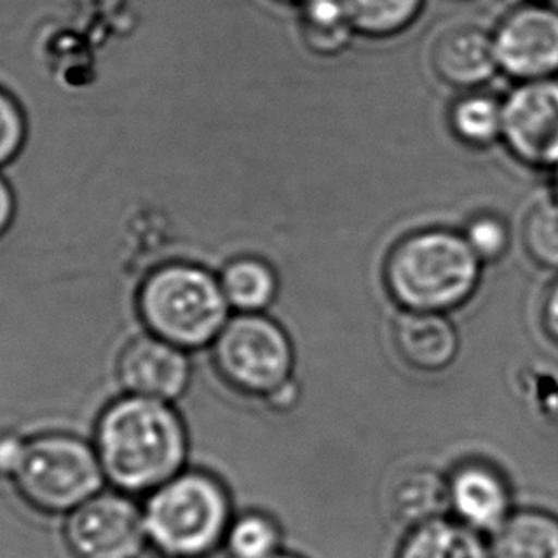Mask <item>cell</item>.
Masks as SVG:
<instances>
[{"label":"cell","mask_w":558,"mask_h":558,"mask_svg":"<svg viewBox=\"0 0 558 558\" xmlns=\"http://www.w3.org/2000/svg\"><path fill=\"white\" fill-rule=\"evenodd\" d=\"M492 558H558V520L537 511L512 514L497 527Z\"/></svg>","instance_id":"cell-17"},{"label":"cell","mask_w":558,"mask_h":558,"mask_svg":"<svg viewBox=\"0 0 558 558\" xmlns=\"http://www.w3.org/2000/svg\"><path fill=\"white\" fill-rule=\"evenodd\" d=\"M117 377L126 395L172 403L190 387L192 365L186 350L148 333L126 344L119 356Z\"/></svg>","instance_id":"cell-10"},{"label":"cell","mask_w":558,"mask_h":558,"mask_svg":"<svg viewBox=\"0 0 558 558\" xmlns=\"http://www.w3.org/2000/svg\"><path fill=\"white\" fill-rule=\"evenodd\" d=\"M136 306L148 333L186 352L217 341L232 311L218 276L192 263L163 264L149 271Z\"/></svg>","instance_id":"cell-3"},{"label":"cell","mask_w":558,"mask_h":558,"mask_svg":"<svg viewBox=\"0 0 558 558\" xmlns=\"http://www.w3.org/2000/svg\"><path fill=\"white\" fill-rule=\"evenodd\" d=\"M400 558H492V550L473 527L440 517L418 524L403 543Z\"/></svg>","instance_id":"cell-18"},{"label":"cell","mask_w":558,"mask_h":558,"mask_svg":"<svg viewBox=\"0 0 558 558\" xmlns=\"http://www.w3.org/2000/svg\"><path fill=\"white\" fill-rule=\"evenodd\" d=\"M187 430L169 402L124 395L101 411L94 450L106 481L129 496L151 494L184 471Z\"/></svg>","instance_id":"cell-1"},{"label":"cell","mask_w":558,"mask_h":558,"mask_svg":"<svg viewBox=\"0 0 558 558\" xmlns=\"http://www.w3.org/2000/svg\"><path fill=\"white\" fill-rule=\"evenodd\" d=\"M482 263L465 235L450 228H423L390 248L385 283L405 311L442 312L466 303L481 283Z\"/></svg>","instance_id":"cell-2"},{"label":"cell","mask_w":558,"mask_h":558,"mask_svg":"<svg viewBox=\"0 0 558 558\" xmlns=\"http://www.w3.org/2000/svg\"><path fill=\"white\" fill-rule=\"evenodd\" d=\"M218 279L230 308L240 314H260L278 295L276 270L260 256H235Z\"/></svg>","instance_id":"cell-16"},{"label":"cell","mask_w":558,"mask_h":558,"mask_svg":"<svg viewBox=\"0 0 558 558\" xmlns=\"http://www.w3.org/2000/svg\"><path fill=\"white\" fill-rule=\"evenodd\" d=\"M553 174H555V194L558 195V165L555 167V171H553Z\"/></svg>","instance_id":"cell-28"},{"label":"cell","mask_w":558,"mask_h":558,"mask_svg":"<svg viewBox=\"0 0 558 558\" xmlns=\"http://www.w3.org/2000/svg\"><path fill=\"white\" fill-rule=\"evenodd\" d=\"M14 486L25 504L47 514H70L98 496L106 474L94 444L78 436L50 433L27 442Z\"/></svg>","instance_id":"cell-5"},{"label":"cell","mask_w":558,"mask_h":558,"mask_svg":"<svg viewBox=\"0 0 558 558\" xmlns=\"http://www.w3.org/2000/svg\"><path fill=\"white\" fill-rule=\"evenodd\" d=\"M396 347L413 367L436 372L458 354V333L438 312L405 311L395 324Z\"/></svg>","instance_id":"cell-13"},{"label":"cell","mask_w":558,"mask_h":558,"mask_svg":"<svg viewBox=\"0 0 558 558\" xmlns=\"http://www.w3.org/2000/svg\"><path fill=\"white\" fill-rule=\"evenodd\" d=\"M281 2H289V4H295V7H299V4L304 2V0H281Z\"/></svg>","instance_id":"cell-29"},{"label":"cell","mask_w":558,"mask_h":558,"mask_svg":"<svg viewBox=\"0 0 558 558\" xmlns=\"http://www.w3.org/2000/svg\"><path fill=\"white\" fill-rule=\"evenodd\" d=\"M27 132L24 106L14 94L0 86V171L22 156Z\"/></svg>","instance_id":"cell-24"},{"label":"cell","mask_w":558,"mask_h":558,"mask_svg":"<svg viewBox=\"0 0 558 558\" xmlns=\"http://www.w3.org/2000/svg\"><path fill=\"white\" fill-rule=\"evenodd\" d=\"M450 505L466 526L497 532L509 519V489L488 466H463L451 478Z\"/></svg>","instance_id":"cell-12"},{"label":"cell","mask_w":558,"mask_h":558,"mask_svg":"<svg viewBox=\"0 0 558 558\" xmlns=\"http://www.w3.org/2000/svg\"><path fill=\"white\" fill-rule=\"evenodd\" d=\"M144 524L149 547L167 558H203L232 524L225 486L202 471H182L148 494Z\"/></svg>","instance_id":"cell-4"},{"label":"cell","mask_w":558,"mask_h":558,"mask_svg":"<svg viewBox=\"0 0 558 558\" xmlns=\"http://www.w3.org/2000/svg\"><path fill=\"white\" fill-rule=\"evenodd\" d=\"M522 245L527 256L545 270L558 271V195L532 203L522 220Z\"/></svg>","instance_id":"cell-21"},{"label":"cell","mask_w":558,"mask_h":558,"mask_svg":"<svg viewBox=\"0 0 558 558\" xmlns=\"http://www.w3.org/2000/svg\"><path fill=\"white\" fill-rule=\"evenodd\" d=\"M390 505L396 519L418 526L442 517L450 505V486L433 471H410L395 482Z\"/></svg>","instance_id":"cell-20"},{"label":"cell","mask_w":558,"mask_h":558,"mask_svg":"<svg viewBox=\"0 0 558 558\" xmlns=\"http://www.w3.org/2000/svg\"><path fill=\"white\" fill-rule=\"evenodd\" d=\"M270 558H295V557H288V555H274V557Z\"/></svg>","instance_id":"cell-30"},{"label":"cell","mask_w":558,"mask_h":558,"mask_svg":"<svg viewBox=\"0 0 558 558\" xmlns=\"http://www.w3.org/2000/svg\"><path fill=\"white\" fill-rule=\"evenodd\" d=\"M507 154L527 169L555 171L558 165V77L517 83L504 98Z\"/></svg>","instance_id":"cell-9"},{"label":"cell","mask_w":558,"mask_h":558,"mask_svg":"<svg viewBox=\"0 0 558 558\" xmlns=\"http://www.w3.org/2000/svg\"><path fill=\"white\" fill-rule=\"evenodd\" d=\"M461 233L465 235L474 255L484 264L501 260L511 247V226L501 215L492 210L474 213L473 217L466 220Z\"/></svg>","instance_id":"cell-23"},{"label":"cell","mask_w":558,"mask_h":558,"mask_svg":"<svg viewBox=\"0 0 558 558\" xmlns=\"http://www.w3.org/2000/svg\"><path fill=\"white\" fill-rule=\"evenodd\" d=\"M213 357L220 375L247 395H274L289 383L293 369L288 335L260 314L228 319L213 342Z\"/></svg>","instance_id":"cell-6"},{"label":"cell","mask_w":558,"mask_h":558,"mask_svg":"<svg viewBox=\"0 0 558 558\" xmlns=\"http://www.w3.org/2000/svg\"><path fill=\"white\" fill-rule=\"evenodd\" d=\"M27 442L24 436L14 435V433H4L0 435V476L14 481L17 471L24 463Z\"/></svg>","instance_id":"cell-25"},{"label":"cell","mask_w":558,"mask_h":558,"mask_svg":"<svg viewBox=\"0 0 558 558\" xmlns=\"http://www.w3.org/2000/svg\"><path fill=\"white\" fill-rule=\"evenodd\" d=\"M499 75L514 83L558 77V9L524 0L492 29Z\"/></svg>","instance_id":"cell-8"},{"label":"cell","mask_w":558,"mask_h":558,"mask_svg":"<svg viewBox=\"0 0 558 558\" xmlns=\"http://www.w3.org/2000/svg\"><path fill=\"white\" fill-rule=\"evenodd\" d=\"M448 129L461 146L474 151L501 146L504 98L486 88L459 93L448 108Z\"/></svg>","instance_id":"cell-14"},{"label":"cell","mask_w":558,"mask_h":558,"mask_svg":"<svg viewBox=\"0 0 558 558\" xmlns=\"http://www.w3.org/2000/svg\"><path fill=\"white\" fill-rule=\"evenodd\" d=\"M543 319L549 333L558 341V281L550 288L549 295L543 304Z\"/></svg>","instance_id":"cell-27"},{"label":"cell","mask_w":558,"mask_h":558,"mask_svg":"<svg viewBox=\"0 0 558 558\" xmlns=\"http://www.w3.org/2000/svg\"><path fill=\"white\" fill-rule=\"evenodd\" d=\"M63 539L73 558H140L149 545L144 509L119 489H101L71 511Z\"/></svg>","instance_id":"cell-7"},{"label":"cell","mask_w":558,"mask_h":558,"mask_svg":"<svg viewBox=\"0 0 558 558\" xmlns=\"http://www.w3.org/2000/svg\"><path fill=\"white\" fill-rule=\"evenodd\" d=\"M342 4L357 37L387 40L413 27L427 0H342Z\"/></svg>","instance_id":"cell-19"},{"label":"cell","mask_w":558,"mask_h":558,"mask_svg":"<svg viewBox=\"0 0 558 558\" xmlns=\"http://www.w3.org/2000/svg\"><path fill=\"white\" fill-rule=\"evenodd\" d=\"M428 63L435 77L458 93L486 88L499 75L494 35L474 22H458L438 32L428 48Z\"/></svg>","instance_id":"cell-11"},{"label":"cell","mask_w":558,"mask_h":558,"mask_svg":"<svg viewBox=\"0 0 558 558\" xmlns=\"http://www.w3.org/2000/svg\"><path fill=\"white\" fill-rule=\"evenodd\" d=\"M17 202L14 187L10 186L9 180L0 174V238L10 232V228L16 220Z\"/></svg>","instance_id":"cell-26"},{"label":"cell","mask_w":558,"mask_h":558,"mask_svg":"<svg viewBox=\"0 0 558 558\" xmlns=\"http://www.w3.org/2000/svg\"><path fill=\"white\" fill-rule=\"evenodd\" d=\"M296 9L299 39L316 58L344 54L357 37L342 0H304Z\"/></svg>","instance_id":"cell-15"},{"label":"cell","mask_w":558,"mask_h":558,"mask_svg":"<svg viewBox=\"0 0 558 558\" xmlns=\"http://www.w3.org/2000/svg\"><path fill=\"white\" fill-rule=\"evenodd\" d=\"M225 543L232 558H270L278 555V527L263 514H243L228 527Z\"/></svg>","instance_id":"cell-22"}]
</instances>
